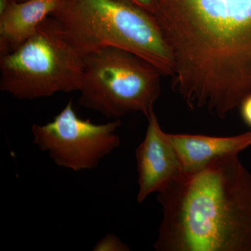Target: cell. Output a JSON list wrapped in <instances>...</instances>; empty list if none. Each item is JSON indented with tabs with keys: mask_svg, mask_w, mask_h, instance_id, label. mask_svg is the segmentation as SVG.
Returning a JSON list of instances; mask_svg holds the SVG:
<instances>
[{
	"mask_svg": "<svg viewBox=\"0 0 251 251\" xmlns=\"http://www.w3.org/2000/svg\"><path fill=\"white\" fill-rule=\"evenodd\" d=\"M155 18L188 108L221 119L239 108L251 94V0H158Z\"/></svg>",
	"mask_w": 251,
	"mask_h": 251,
	"instance_id": "obj_1",
	"label": "cell"
},
{
	"mask_svg": "<svg viewBox=\"0 0 251 251\" xmlns=\"http://www.w3.org/2000/svg\"><path fill=\"white\" fill-rule=\"evenodd\" d=\"M158 251H251V175L238 154L183 173L158 193Z\"/></svg>",
	"mask_w": 251,
	"mask_h": 251,
	"instance_id": "obj_2",
	"label": "cell"
},
{
	"mask_svg": "<svg viewBox=\"0 0 251 251\" xmlns=\"http://www.w3.org/2000/svg\"><path fill=\"white\" fill-rule=\"evenodd\" d=\"M51 16L85 51L104 46L139 56L173 76L171 50L156 18L120 0H62Z\"/></svg>",
	"mask_w": 251,
	"mask_h": 251,
	"instance_id": "obj_3",
	"label": "cell"
},
{
	"mask_svg": "<svg viewBox=\"0 0 251 251\" xmlns=\"http://www.w3.org/2000/svg\"><path fill=\"white\" fill-rule=\"evenodd\" d=\"M85 55L61 23L49 16L24 44L0 55V90L21 100L78 92Z\"/></svg>",
	"mask_w": 251,
	"mask_h": 251,
	"instance_id": "obj_4",
	"label": "cell"
},
{
	"mask_svg": "<svg viewBox=\"0 0 251 251\" xmlns=\"http://www.w3.org/2000/svg\"><path fill=\"white\" fill-rule=\"evenodd\" d=\"M162 74L136 54L111 46L87 52L78 103L108 118L148 117L161 94Z\"/></svg>",
	"mask_w": 251,
	"mask_h": 251,
	"instance_id": "obj_5",
	"label": "cell"
},
{
	"mask_svg": "<svg viewBox=\"0 0 251 251\" xmlns=\"http://www.w3.org/2000/svg\"><path fill=\"white\" fill-rule=\"evenodd\" d=\"M118 119L105 124L83 120L68 102L52 121L31 126L33 143L48 151L54 164L80 172L97 168L105 157L120 145L117 131Z\"/></svg>",
	"mask_w": 251,
	"mask_h": 251,
	"instance_id": "obj_6",
	"label": "cell"
},
{
	"mask_svg": "<svg viewBox=\"0 0 251 251\" xmlns=\"http://www.w3.org/2000/svg\"><path fill=\"white\" fill-rule=\"evenodd\" d=\"M147 118L145 138L135 151L139 203L151 193L162 191L184 173L177 153L162 130L154 111Z\"/></svg>",
	"mask_w": 251,
	"mask_h": 251,
	"instance_id": "obj_7",
	"label": "cell"
},
{
	"mask_svg": "<svg viewBox=\"0 0 251 251\" xmlns=\"http://www.w3.org/2000/svg\"><path fill=\"white\" fill-rule=\"evenodd\" d=\"M62 0H9L0 12V55L9 53L31 37Z\"/></svg>",
	"mask_w": 251,
	"mask_h": 251,
	"instance_id": "obj_8",
	"label": "cell"
},
{
	"mask_svg": "<svg viewBox=\"0 0 251 251\" xmlns=\"http://www.w3.org/2000/svg\"><path fill=\"white\" fill-rule=\"evenodd\" d=\"M166 135L177 153L184 173L198 171L219 157L239 154L251 146V132L231 137Z\"/></svg>",
	"mask_w": 251,
	"mask_h": 251,
	"instance_id": "obj_9",
	"label": "cell"
},
{
	"mask_svg": "<svg viewBox=\"0 0 251 251\" xmlns=\"http://www.w3.org/2000/svg\"><path fill=\"white\" fill-rule=\"evenodd\" d=\"M93 250L98 251H129V249L116 236L109 234L97 242L95 247H94Z\"/></svg>",
	"mask_w": 251,
	"mask_h": 251,
	"instance_id": "obj_10",
	"label": "cell"
},
{
	"mask_svg": "<svg viewBox=\"0 0 251 251\" xmlns=\"http://www.w3.org/2000/svg\"><path fill=\"white\" fill-rule=\"evenodd\" d=\"M125 1L139 9L143 10L153 16H156L158 9V0H120Z\"/></svg>",
	"mask_w": 251,
	"mask_h": 251,
	"instance_id": "obj_11",
	"label": "cell"
},
{
	"mask_svg": "<svg viewBox=\"0 0 251 251\" xmlns=\"http://www.w3.org/2000/svg\"><path fill=\"white\" fill-rule=\"evenodd\" d=\"M239 108L243 120L251 128V94L244 99Z\"/></svg>",
	"mask_w": 251,
	"mask_h": 251,
	"instance_id": "obj_12",
	"label": "cell"
},
{
	"mask_svg": "<svg viewBox=\"0 0 251 251\" xmlns=\"http://www.w3.org/2000/svg\"><path fill=\"white\" fill-rule=\"evenodd\" d=\"M9 0H0V12L4 9Z\"/></svg>",
	"mask_w": 251,
	"mask_h": 251,
	"instance_id": "obj_13",
	"label": "cell"
},
{
	"mask_svg": "<svg viewBox=\"0 0 251 251\" xmlns=\"http://www.w3.org/2000/svg\"><path fill=\"white\" fill-rule=\"evenodd\" d=\"M20 1H27V0H18Z\"/></svg>",
	"mask_w": 251,
	"mask_h": 251,
	"instance_id": "obj_14",
	"label": "cell"
}]
</instances>
